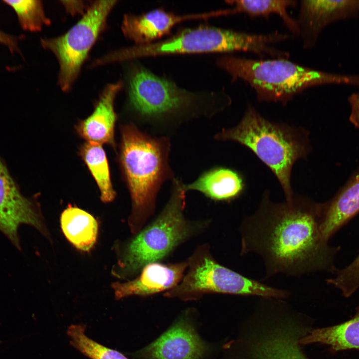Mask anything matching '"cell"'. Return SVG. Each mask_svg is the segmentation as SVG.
Masks as SVG:
<instances>
[{"instance_id": "6da1fadb", "label": "cell", "mask_w": 359, "mask_h": 359, "mask_svg": "<svg viewBox=\"0 0 359 359\" xmlns=\"http://www.w3.org/2000/svg\"><path fill=\"white\" fill-rule=\"evenodd\" d=\"M319 219V203L296 195L289 201L275 202L265 191L257 209L240 226V255H259L266 278L279 273L299 277L333 271L339 248L324 240Z\"/></svg>"}, {"instance_id": "7a4b0ae2", "label": "cell", "mask_w": 359, "mask_h": 359, "mask_svg": "<svg viewBox=\"0 0 359 359\" xmlns=\"http://www.w3.org/2000/svg\"><path fill=\"white\" fill-rule=\"evenodd\" d=\"M170 148L165 137H152L131 124L121 129L120 161L131 197L128 224L133 234L154 214L162 184L173 178L168 162Z\"/></svg>"}, {"instance_id": "3957f363", "label": "cell", "mask_w": 359, "mask_h": 359, "mask_svg": "<svg viewBox=\"0 0 359 359\" xmlns=\"http://www.w3.org/2000/svg\"><path fill=\"white\" fill-rule=\"evenodd\" d=\"M215 139L234 141L250 149L277 178L286 200L293 198V167L298 160L306 159L311 152L307 130L271 121L248 104L239 123L223 129Z\"/></svg>"}, {"instance_id": "277c9868", "label": "cell", "mask_w": 359, "mask_h": 359, "mask_svg": "<svg viewBox=\"0 0 359 359\" xmlns=\"http://www.w3.org/2000/svg\"><path fill=\"white\" fill-rule=\"evenodd\" d=\"M312 325L284 299L261 298L235 343L238 359H309L299 341Z\"/></svg>"}, {"instance_id": "5b68a950", "label": "cell", "mask_w": 359, "mask_h": 359, "mask_svg": "<svg viewBox=\"0 0 359 359\" xmlns=\"http://www.w3.org/2000/svg\"><path fill=\"white\" fill-rule=\"evenodd\" d=\"M216 64L232 80L248 84L261 102L286 104L295 96L310 87L328 84L359 87V75H345L305 67L286 58L256 60L225 55Z\"/></svg>"}, {"instance_id": "8992f818", "label": "cell", "mask_w": 359, "mask_h": 359, "mask_svg": "<svg viewBox=\"0 0 359 359\" xmlns=\"http://www.w3.org/2000/svg\"><path fill=\"white\" fill-rule=\"evenodd\" d=\"M173 183L170 198L159 215L122 246L113 271L116 276L126 279L140 273L145 266L158 262L207 226V221L185 218L184 184L178 180Z\"/></svg>"}, {"instance_id": "52a82bcc", "label": "cell", "mask_w": 359, "mask_h": 359, "mask_svg": "<svg viewBox=\"0 0 359 359\" xmlns=\"http://www.w3.org/2000/svg\"><path fill=\"white\" fill-rule=\"evenodd\" d=\"M127 84L130 106L148 120L212 113L231 103L230 97L223 90L189 91L171 79L155 74L139 63L131 67Z\"/></svg>"}, {"instance_id": "ba28073f", "label": "cell", "mask_w": 359, "mask_h": 359, "mask_svg": "<svg viewBox=\"0 0 359 359\" xmlns=\"http://www.w3.org/2000/svg\"><path fill=\"white\" fill-rule=\"evenodd\" d=\"M187 262V272L182 279L165 296L187 300L209 293L283 299L290 295L287 290L267 285L221 265L207 244L196 248Z\"/></svg>"}, {"instance_id": "9c48e42d", "label": "cell", "mask_w": 359, "mask_h": 359, "mask_svg": "<svg viewBox=\"0 0 359 359\" xmlns=\"http://www.w3.org/2000/svg\"><path fill=\"white\" fill-rule=\"evenodd\" d=\"M274 37L202 25L180 30L171 37L147 45H134L129 50L131 58L171 54L231 52L242 51L260 56L270 55Z\"/></svg>"}, {"instance_id": "30bf717a", "label": "cell", "mask_w": 359, "mask_h": 359, "mask_svg": "<svg viewBox=\"0 0 359 359\" xmlns=\"http://www.w3.org/2000/svg\"><path fill=\"white\" fill-rule=\"evenodd\" d=\"M116 2V0L95 1L65 33L41 39L43 47L52 52L58 61V84L63 91H68L72 87Z\"/></svg>"}, {"instance_id": "8fae6325", "label": "cell", "mask_w": 359, "mask_h": 359, "mask_svg": "<svg viewBox=\"0 0 359 359\" xmlns=\"http://www.w3.org/2000/svg\"><path fill=\"white\" fill-rule=\"evenodd\" d=\"M23 224L48 236L39 208L21 194L0 157V230L19 250L21 247L18 229Z\"/></svg>"}, {"instance_id": "7c38bea8", "label": "cell", "mask_w": 359, "mask_h": 359, "mask_svg": "<svg viewBox=\"0 0 359 359\" xmlns=\"http://www.w3.org/2000/svg\"><path fill=\"white\" fill-rule=\"evenodd\" d=\"M359 13V0H304L296 20L304 48L313 47L322 30L337 20Z\"/></svg>"}, {"instance_id": "4fadbf2b", "label": "cell", "mask_w": 359, "mask_h": 359, "mask_svg": "<svg viewBox=\"0 0 359 359\" xmlns=\"http://www.w3.org/2000/svg\"><path fill=\"white\" fill-rule=\"evenodd\" d=\"M221 16L219 10L187 14H177L157 8L140 15L127 14L122 22V32L136 45H147L169 34L176 24L185 20Z\"/></svg>"}, {"instance_id": "5bb4252c", "label": "cell", "mask_w": 359, "mask_h": 359, "mask_svg": "<svg viewBox=\"0 0 359 359\" xmlns=\"http://www.w3.org/2000/svg\"><path fill=\"white\" fill-rule=\"evenodd\" d=\"M206 350L193 327L181 320L137 356L144 359H200Z\"/></svg>"}, {"instance_id": "9a60e30c", "label": "cell", "mask_w": 359, "mask_h": 359, "mask_svg": "<svg viewBox=\"0 0 359 359\" xmlns=\"http://www.w3.org/2000/svg\"><path fill=\"white\" fill-rule=\"evenodd\" d=\"M187 262L163 264L154 262L145 266L136 279L112 284L117 299L133 295L148 296L176 287L182 279Z\"/></svg>"}, {"instance_id": "2e32d148", "label": "cell", "mask_w": 359, "mask_h": 359, "mask_svg": "<svg viewBox=\"0 0 359 359\" xmlns=\"http://www.w3.org/2000/svg\"><path fill=\"white\" fill-rule=\"evenodd\" d=\"M122 86L121 81L107 85L91 115L76 126L78 134L87 142L114 145L116 121L114 104Z\"/></svg>"}, {"instance_id": "e0dca14e", "label": "cell", "mask_w": 359, "mask_h": 359, "mask_svg": "<svg viewBox=\"0 0 359 359\" xmlns=\"http://www.w3.org/2000/svg\"><path fill=\"white\" fill-rule=\"evenodd\" d=\"M359 212V172L331 200L319 203V227L326 242Z\"/></svg>"}, {"instance_id": "ac0fdd59", "label": "cell", "mask_w": 359, "mask_h": 359, "mask_svg": "<svg viewBox=\"0 0 359 359\" xmlns=\"http://www.w3.org/2000/svg\"><path fill=\"white\" fill-rule=\"evenodd\" d=\"M246 184L243 175L235 170L223 167L210 169L194 181L184 184V189L196 190L215 200L230 201L241 195Z\"/></svg>"}, {"instance_id": "d6986e66", "label": "cell", "mask_w": 359, "mask_h": 359, "mask_svg": "<svg viewBox=\"0 0 359 359\" xmlns=\"http://www.w3.org/2000/svg\"><path fill=\"white\" fill-rule=\"evenodd\" d=\"M303 346L313 344L328 346L331 353L349 350H359V307L350 320L334 326L313 328L301 338Z\"/></svg>"}, {"instance_id": "ffe728a7", "label": "cell", "mask_w": 359, "mask_h": 359, "mask_svg": "<svg viewBox=\"0 0 359 359\" xmlns=\"http://www.w3.org/2000/svg\"><path fill=\"white\" fill-rule=\"evenodd\" d=\"M60 224L65 236L78 250L89 251L94 245L98 224L88 212L69 205L61 214Z\"/></svg>"}, {"instance_id": "44dd1931", "label": "cell", "mask_w": 359, "mask_h": 359, "mask_svg": "<svg viewBox=\"0 0 359 359\" xmlns=\"http://www.w3.org/2000/svg\"><path fill=\"white\" fill-rule=\"evenodd\" d=\"M227 3L233 5L226 9L227 15L244 13L251 17H266L272 14L279 15L287 28L294 35H299V29L296 20L289 14V7L297 5L293 0H228Z\"/></svg>"}, {"instance_id": "7402d4cb", "label": "cell", "mask_w": 359, "mask_h": 359, "mask_svg": "<svg viewBox=\"0 0 359 359\" xmlns=\"http://www.w3.org/2000/svg\"><path fill=\"white\" fill-rule=\"evenodd\" d=\"M81 157L95 179L104 202L112 201L116 196L110 178L108 162L101 145L86 142L80 148Z\"/></svg>"}, {"instance_id": "603a6c76", "label": "cell", "mask_w": 359, "mask_h": 359, "mask_svg": "<svg viewBox=\"0 0 359 359\" xmlns=\"http://www.w3.org/2000/svg\"><path fill=\"white\" fill-rule=\"evenodd\" d=\"M70 344L91 359H128L117 351L108 348L95 342L85 334V328L73 324L67 329Z\"/></svg>"}, {"instance_id": "cb8c5ba5", "label": "cell", "mask_w": 359, "mask_h": 359, "mask_svg": "<svg viewBox=\"0 0 359 359\" xmlns=\"http://www.w3.org/2000/svg\"><path fill=\"white\" fill-rule=\"evenodd\" d=\"M15 11L21 27L24 30L35 32L41 30L45 25L50 24V20L45 14L40 0H3Z\"/></svg>"}, {"instance_id": "d4e9b609", "label": "cell", "mask_w": 359, "mask_h": 359, "mask_svg": "<svg viewBox=\"0 0 359 359\" xmlns=\"http://www.w3.org/2000/svg\"><path fill=\"white\" fill-rule=\"evenodd\" d=\"M338 288L345 297H349L359 288V255L347 267L338 270L335 278L327 280Z\"/></svg>"}, {"instance_id": "484cf974", "label": "cell", "mask_w": 359, "mask_h": 359, "mask_svg": "<svg viewBox=\"0 0 359 359\" xmlns=\"http://www.w3.org/2000/svg\"><path fill=\"white\" fill-rule=\"evenodd\" d=\"M351 113L350 120L356 127L359 128V92L352 94L348 98Z\"/></svg>"}, {"instance_id": "4316f807", "label": "cell", "mask_w": 359, "mask_h": 359, "mask_svg": "<svg viewBox=\"0 0 359 359\" xmlns=\"http://www.w3.org/2000/svg\"><path fill=\"white\" fill-rule=\"evenodd\" d=\"M0 43L7 46L11 51L16 50L18 48L16 38L0 30Z\"/></svg>"}, {"instance_id": "83f0119b", "label": "cell", "mask_w": 359, "mask_h": 359, "mask_svg": "<svg viewBox=\"0 0 359 359\" xmlns=\"http://www.w3.org/2000/svg\"><path fill=\"white\" fill-rule=\"evenodd\" d=\"M63 4L64 5L67 11L71 14H76L84 10L85 6L83 1H63Z\"/></svg>"}]
</instances>
